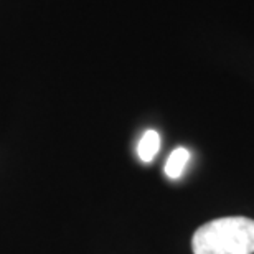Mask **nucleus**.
Here are the masks:
<instances>
[{"mask_svg": "<svg viewBox=\"0 0 254 254\" xmlns=\"http://www.w3.org/2000/svg\"><path fill=\"white\" fill-rule=\"evenodd\" d=\"M191 248L193 254H253L254 220L245 216L213 220L195 231Z\"/></svg>", "mask_w": 254, "mask_h": 254, "instance_id": "obj_1", "label": "nucleus"}, {"mask_svg": "<svg viewBox=\"0 0 254 254\" xmlns=\"http://www.w3.org/2000/svg\"><path fill=\"white\" fill-rule=\"evenodd\" d=\"M190 162V152L185 147H177V149L169 155V159L165 162V174L169 179L177 180L180 179L184 174L185 167Z\"/></svg>", "mask_w": 254, "mask_h": 254, "instance_id": "obj_2", "label": "nucleus"}, {"mask_svg": "<svg viewBox=\"0 0 254 254\" xmlns=\"http://www.w3.org/2000/svg\"><path fill=\"white\" fill-rule=\"evenodd\" d=\"M160 149V135L157 130H147L142 139L139 140V145H137V154H139V159L145 164L154 160V157L159 154Z\"/></svg>", "mask_w": 254, "mask_h": 254, "instance_id": "obj_3", "label": "nucleus"}]
</instances>
